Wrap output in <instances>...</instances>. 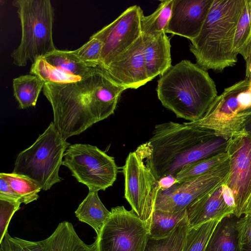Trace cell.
<instances>
[{
    "instance_id": "d6986e66",
    "label": "cell",
    "mask_w": 251,
    "mask_h": 251,
    "mask_svg": "<svg viewBox=\"0 0 251 251\" xmlns=\"http://www.w3.org/2000/svg\"><path fill=\"white\" fill-rule=\"evenodd\" d=\"M238 218L234 214L222 218L214 228L205 251H240Z\"/></svg>"
},
{
    "instance_id": "e0dca14e",
    "label": "cell",
    "mask_w": 251,
    "mask_h": 251,
    "mask_svg": "<svg viewBox=\"0 0 251 251\" xmlns=\"http://www.w3.org/2000/svg\"><path fill=\"white\" fill-rule=\"evenodd\" d=\"M142 35L145 65L151 81L163 74L172 66L170 39L164 32Z\"/></svg>"
},
{
    "instance_id": "f546056e",
    "label": "cell",
    "mask_w": 251,
    "mask_h": 251,
    "mask_svg": "<svg viewBox=\"0 0 251 251\" xmlns=\"http://www.w3.org/2000/svg\"><path fill=\"white\" fill-rule=\"evenodd\" d=\"M29 74L39 76L46 82L56 84L71 83L83 78L70 75L56 68L44 58H40L32 64Z\"/></svg>"
},
{
    "instance_id": "83f0119b",
    "label": "cell",
    "mask_w": 251,
    "mask_h": 251,
    "mask_svg": "<svg viewBox=\"0 0 251 251\" xmlns=\"http://www.w3.org/2000/svg\"><path fill=\"white\" fill-rule=\"evenodd\" d=\"M0 177L6 180L12 189L22 198L25 204L29 203L39 198L38 193L41 187L28 177L13 173L0 174Z\"/></svg>"
},
{
    "instance_id": "7c38bea8",
    "label": "cell",
    "mask_w": 251,
    "mask_h": 251,
    "mask_svg": "<svg viewBox=\"0 0 251 251\" xmlns=\"http://www.w3.org/2000/svg\"><path fill=\"white\" fill-rule=\"evenodd\" d=\"M143 15L139 6H130L112 23L92 35L103 44L100 67L104 68L141 36L140 22Z\"/></svg>"
},
{
    "instance_id": "484cf974",
    "label": "cell",
    "mask_w": 251,
    "mask_h": 251,
    "mask_svg": "<svg viewBox=\"0 0 251 251\" xmlns=\"http://www.w3.org/2000/svg\"><path fill=\"white\" fill-rule=\"evenodd\" d=\"M189 227L186 218L167 237L156 239L149 236L144 251H182Z\"/></svg>"
},
{
    "instance_id": "f35d334b",
    "label": "cell",
    "mask_w": 251,
    "mask_h": 251,
    "mask_svg": "<svg viewBox=\"0 0 251 251\" xmlns=\"http://www.w3.org/2000/svg\"><path fill=\"white\" fill-rule=\"evenodd\" d=\"M245 131L249 135L251 136V108L250 114L247 116L242 129Z\"/></svg>"
},
{
    "instance_id": "4316f807",
    "label": "cell",
    "mask_w": 251,
    "mask_h": 251,
    "mask_svg": "<svg viewBox=\"0 0 251 251\" xmlns=\"http://www.w3.org/2000/svg\"><path fill=\"white\" fill-rule=\"evenodd\" d=\"M220 220H210L189 227L182 251H205L209 238Z\"/></svg>"
},
{
    "instance_id": "1f68e13d",
    "label": "cell",
    "mask_w": 251,
    "mask_h": 251,
    "mask_svg": "<svg viewBox=\"0 0 251 251\" xmlns=\"http://www.w3.org/2000/svg\"><path fill=\"white\" fill-rule=\"evenodd\" d=\"M43 240L31 241L12 237L8 231L0 241V251H42Z\"/></svg>"
},
{
    "instance_id": "cb8c5ba5",
    "label": "cell",
    "mask_w": 251,
    "mask_h": 251,
    "mask_svg": "<svg viewBox=\"0 0 251 251\" xmlns=\"http://www.w3.org/2000/svg\"><path fill=\"white\" fill-rule=\"evenodd\" d=\"M173 1L174 0H161L153 13L142 16L140 22L142 34L166 33L172 15Z\"/></svg>"
},
{
    "instance_id": "7402d4cb",
    "label": "cell",
    "mask_w": 251,
    "mask_h": 251,
    "mask_svg": "<svg viewBox=\"0 0 251 251\" xmlns=\"http://www.w3.org/2000/svg\"><path fill=\"white\" fill-rule=\"evenodd\" d=\"M43 58L56 68L80 77L87 76L95 68L89 67L82 62L75 55L73 50L56 49Z\"/></svg>"
},
{
    "instance_id": "277c9868",
    "label": "cell",
    "mask_w": 251,
    "mask_h": 251,
    "mask_svg": "<svg viewBox=\"0 0 251 251\" xmlns=\"http://www.w3.org/2000/svg\"><path fill=\"white\" fill-rule=\"evenodd\" d=\"M244 3L245 0H213L199 34L190 46L196 64L204 70L222 72L236 64L234 39Z\"/></svg>"
},
{
    "instance_id": "4dcf8cb0",
    "label": "cell",
    "mask_w": 251,
    "mask_h": 251,
    "mask_svg": "<svg viewBox=\"0 0 251 251\" xmlns=\"http://www.w3.org/2000/svg\"><path fill=\"white\" fill-rule=\"evenodd\" d=\"M102 46L100 40L91 36L86 43L73 51L78 59L88 67L96 68L99 66Z\"/></svg>"
},
{
    "instance_id": "52a82bcc",
    "label": "cell",
    "mask_w": 251,
    "mask_h": 251,
    "mask_svg": "<svg viewBox=\"0 0 251 251\" xmlns=\"http://www.w3.org/2000/svg\"><path fill=\"white\" fill-rule=\"evenodd\" d=\"M122 169L125 198L149 227L160 191L152 161V148L149 141L129 152Z\"/></svg>"
},
{
    "instance_id": "e575fe53",
    "label": "cell",
    "mask_w": 251,
    "mask_h": 251,
    "mask_svg": "<svg viewBox=\"0 0 251 251\" xmlns=\"http://www.w3.org/2000/svg\"><path fill=\"white\" fill-rule=\"evenodd\" d=\"M0 199L20 201L22 199L11 187L9 183L2 177H0Z\"/></svg>"
},
{
    "instance_id": "8fae6325",
    "label": "cell",
    "mask_w": 251,
    "mask_h": 251,
    "mask_svg": "<svg viewBox=\"0 0 251 251\" xmlns=\"http://www.w3.org/2000/svg\"><path fill=\"white\" fill-rule=\"evenodd\" d=\"M229 171L228 159L203 175L176 183L158 193L155 209L177 212L227 180Z\"/></svg>"
},
{
    "instance_id": "9c48e42d",
    "label": "cell",
    "mask_w": 251,
    "mask_h": 251,
    "mask_svg": "<svg viewBox=\"0 0 251 251\" xmlns=\"http://www.w3.org/2000/svg\"><path fill=\"white\" fill-rule=\"evenodd\" d=\"M62 165L89 191H104L117 178L118 167L114 157L89 144L70 145L64 153Z\"/></svg>"
},
{
    "instance_id": "836d02e7",
    "label": "cell",
    "mask_w": 251,
    "mask_h": 251,
    "mask_svg": "<svg viewBox=\"0 0 251 251\" xmlns=\"http://www.w3.org/2000/svg\"><path fill=\"white\" fill-rule=\"evenodd\" d=\"M237 227L241 245L251 243V214L244 215L238 218Z\"/></svg>"
},
{
    "instance_id": "9a60e30c",
    "label": "cell",
    "mask_w": 251,
    "mask_h": 251,
    "mask_svg": "<svg viewBox=\"0 0 251 251\" xmlns=\"http://www.w3.org/2000/svg\"><path fill=\"white\" fill-rule=\"evenodd\" d=\"M213 0H174L166 33L190 41L199 34Z\"/></svg>"
},
{
    "instance_id": "7a4b0ae2",
    "label": "cell",
    "mask_w": 251,
    "mask_h": 251,
    "mask_svg": "<svg viewBox=\"0 0 251 251\" xmlns=\"http://www.w3.org/2000/svg\"><path fill=\"white\" fill-rule=\"evenodd\" d=\"M227 140L208 129L174 122L156 125L149 140L158 180L226 151Z\"/></svg>"
},
{
    "instance_id": "d4e9b609",
    "label": "cell",
    "mask_w": 251,
    "mask_h": 251,
    "mask_svg": "<svg viewBox=\"0 0 251 251\" xmlns=\"http://www.w3.org/2000/svg\"><path fill=\"white\" fill-rule=\"evenodd\" d=\"M251 44V0H245L236 27L233 49L245 60L249 54Z\"/></svg>"
},
{
    "instance_id": "30bf717a",
    "label": "cell",
    "mask_w": 251,
    "mask_h": 251,
    "mask_svg": "<svg viewBox=\"0 0 251 251\" xmlns=\"http://www.w3.org/2000/svg\"><path fill=\"white\" fill-rule=\"evenodd\" d=\"M149 236L148 226L136 213L118 206L111 208L95 242L97 251H144Z\"/></svg>"
},
{
    "instance_id": "44dd1931",
    "label": "cell",
    "mask_w": 251,
    "mask_h": 251,
    "mask_svg": "<svg viewBox=\"0 0 251 251\" xmlns=\"http://www.w3.org/2000/svg\"><path fill=\"white\" fill-rule=\"evenodd\" d=\"M45 81L32 74L22 75L13 79L14 96L20 109L35 106Z\"/></svg>"
},
{
    "instance_id": "8992f818",
    "label": "cell",
    "mask_w": 251,
    "mask_h": 251,
    "mask_svg": "<svg viewBox=\"0 0 251 251\" xmlns=\"http://www.w3.org/2000/svg\"><path fill=\"white\" fill-rule=\"evenodd\" d=\"M69 146L52 122L31 146L18 154L12 173L26 176L48 190L62 179L59 170Z\"/></svg>"
},
{
    "instance_id": "6da1fadb",
    "label": "cell",
    "mask_w": 251,
    "mask_h": 251,
    "mask_svg": "<svg viewBox=\"0 0 251 251\" xmlns=\"http://www.w3.org/2000/svg\"><path fill=\"white\" fill-rule=\"evenodd\" d=\"M125 90L99 66L80 80L45 82L43 92L52 107L53 122L66 140L114 114Z\"/></svg>"
},
{
    "instance_id": "74e56055",
    "label": "cell",
    "mask_w": 251,
    "mask_h": 251,
    "mask_svg": "<svg viewBox=\"0 0 251 251\" xmlns=\"http://www.w3.org/2000/svg\"><path fill=\"white\" fill-rule=\"evenodd\" d=\"M246 62V78L251 81V44L249 52Z\"/></svg>"
},
{
    "instance_id": "ffe728a7",
    "label": "cell",
    "mask_w": 251,
    "mask_h": 251,
    "mask_svg": "<svg viewBox=\"0 0 251 251\" xmlns=\"http://www.w3.org/2000/svg\"><path fill=\"white\" fill-rule=\"evenodd\" d=\"M78 220L92 227L98 235L110 215L100 201L98 191H89L75 212Z\"/></svg>"
},
{
    "instance_id": "2e32d148",
    "label": "cell",
    "mask_w": 251,
    "mask_h": 251,
    "mask_svg": "<svg viewBox=\"0 0 251 251\" xmlns=\"http://www.w3.org/2000/svg\"><path fill=\"white\" fill-rule=\"evenodd\" d=\"M222 185L206 193L186 208V215L189 227L213 220L234 214V210L228 207L222 195Z\"/></svg>"
},
{
    "instance_id": "b9f144b4",
    "label": "cell",
    "mask_w": 251,
    "mask_h": 251,
    "mask_svg": "<svg viewBox=\"0 0 251 251\" xmlns=\"http://www.w3.org/2000/svg\"></svg>"
},
{
    "instance_id": "3957f363",
    "label": "cell",
    "mask_w": 251,
    "mask_h": 251,
    "mask_svg": "<svg viewBox=\"0 0 251 251\" xmlns=\"http://www.w3.org/2000/svg\"><path fill=\"white\" fill-rule=\"evenodd\" d=\"M156 92L164 107L189 122L201 118L218 96L208 72L186 59L160 75Z\"/></svg>"
},
{
    "instance_id": "f1b7e54d",
    "label": "cell",
    "mask_w": 251,
    "mask_h": 251,
    "mask_svg": "<svg viewBox=\"0 0 251 251\" xmlns=\"http://www.w3.org/2000/svg\"><path fill=\"white\" fill-rule=\"evenodd\" d=\"M228 159L227 153L225 151L190 164L176 174L177 183L206 173Z\"/></svg>"
},
{
    "instance_id": "d6a6232c",
    "label": "cell",
    "mask_w": 251,
    "mask_h": 251,
    "mask_svg": "<svg viewBox=\"0 0 251 251\" xmlns=\"http://www.w3.org/2000/svg\"><path fill=\"white\" fill-rule=\"evenodd\" d=\"M21 203L0 199V241L8 231L9 222L14 213L20 208Z\"/></svg>"
},
{
    "instance_id": "60d3db41",
    "label": "cell",
    "mask_w": 251,
    "mask_h": 251,
    "mask_svg": "<svg viewBox=\"0 0 251 251\" xmlns=\"http://www.w3.org/2000/svg\"><path fill=\"white\" fill-rule=\"evenodd\" d=\"M240 251H251V243L242 245Z\"/></svg>"
},
{
    "instance_id": "5bb4252c",
    "label": "cell",
    "mask_w": 251,
    "mask_h": 251,
    "mask_svg": "<svg viewBox=\"0 0 251 251\" xmlns=\"http://www.w3.org/2000/svg\"><path fill=\"white\" fill-rule=\"evenodd\" d=\"M142 35L126 50L102 69L117 84L137 89L150 81L143 57Z\"/></svg>"
},
{
    "instance_id": "8d00e7d4",
    "label": "cell",
    "mask_w": 251,
    "mask_h": 251,
    "mask_svg": "<svg viewBox=\"0 0 251 251\" xmlns=\"http://www.w3.org/2000/svg\"><path fill=\"white\" fill-rule=\"evenodd\" d=\"M176 183H177L175 176L169 175L161 177L159 179V192L170 188Z\"/></svg>"
},
{
    "instance_id": "ac0fdd59",
    "label": "cell",
    "mask_w": 251,
    "mask_h": 251,
    "mask_svg": "<svg viewBox=\"0 0 251 251\" xmlns=\"http://www.w3.org/2000/svg\"><path fill=\"white\" fill-rule=\"evenodd\" d=\"M43 242L42 251H97L95 242L89 245L85 243L73 224L66 221L60 223Z\"/></svg>"
},
{
    "instance_id": "5b68a950",
    "label": "cell",
    "mask_w": 251,
    "mask_h": 251,
    "mask_svg": "<svg viewBox=\"0 0 251 251\" xmlns=\"http://www.w3.org/2000/svg\"><path fill=\"white\" fill-rule=\"evenodd\" d=\"M12 4L20 20L21 38L11 56L15 65L25 67L56 49L52 36L54 9L50 0H15Z\"/></svg>"
},
{
    "instance_id": "d590c367",
    "label": "cell",
    "mask_w": 251,
    "mask_h": 251,
    "mask_svg": "<svg viewBox=\"0 0 251 251\" xmlns=\"http://www.w3.org/2000/svg\"><path fill=\"white\" fill-rule=\"evenodd\" d=\"M221 187L222 195L225 202L228 207L233 209L235 212L236 204L232 190L225 183L222 184Z\"/></svg>"
},
{
    "instance_id": "4fadbf2b",
    "label": "cell",
    "mask_w": 251,
    "mask_h": 251,
    "mask_svg": "<svg viewBox=\"0 0 251 251\" xmlns=\"http://www.w3.org/2000/svg\"><path fill=\"white\" fill-rule=\"evenodd\" d=\"M226 151L229 171L225 183L233 191L236 204L234 214L239 218L251 193V136L241 130L228 139Z\"/></svg>"
},
{
    "instance_id": "ab89813d",
    "label": "cell",
    "mask_w": 251,
    "mask_h": 251,
    "mask_svg": "<svg viewBox=\"0 0 251 251\" xmlns=\"http://www.w3.org/2000/svg\"><path fill=\"white\" fill-rule=\"evenodd\" d=\"M248 214H251V193L244 205L242 212V215Z\"/></svg>"
},
{
    "instance_id": "603a6c76",
    "label": "cell",
    "mask_w": 251,
    "mask_h": 251,
    "mask_svg": "<svg viewBox=\"0 0 251 251\" xmlns=\"http://www.w3.org/2000/svg\"><path fill=\"white\" fill-rule=\"evenodd\" d=\"M186 218V208L177 212L154 209L149 226V236L156 239L167 237Z\"/></svg>"
},
{
    "instance_id": "ba28073f",
    "label": "cell",
    "mask_w": 251,
    "mask_h": 251,
    "mask_svg": "<svg viewBox=\"0 0 251 251\" xmlns=\"http://www.w3.org/2000/svg\"><path fill=\"white\" fill-rule=\"evenodd\" d=\"M251 108V81L245 78L225 88L201 118L185 123L208 129L228 140L242 130Z\"/></svg>"
}]
</instances>
